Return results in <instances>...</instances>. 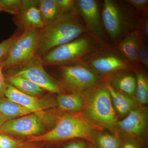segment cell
<instances>
[{"label": "cell", "instance_id": "2", "mask_svg": "<svg viewBox=\"0 0 148 148\" xmlns=\"http://www.w3.org/2000/svg\"><path fill=\"white\" fill-rule=\"evenodd\" d=\"M88 32L84 21L75 9L60 14L52 23L40 29L36 55L42 57L54 48Z\"/></svg>", "mask_w": 148, "mask_h": 148}, {"label": "cell", "instance_id": "35", "mask_svg": "<svg viewBox=\"0 0 148 148\" xmlns=\"http://www.w3.org/2000/svg\"><path fill=\"white\" fill-rule=\"evenodd\" d=\"M6 121H7V120L5 119V118L0 113V125L2 124L4 122Z\"/></svg>", "mask_w": 148, "mask_h": 148}, {"label": "cell", "instance_id": "19", "mask_svg": "<svg viewBox=\"0 0 148 148\" xmlns=\"http://www.w3.org/2000/svg\"><path fill=\"white\" fill-rule=\"evenodd\" d=\"M4 75L7 82L11 84L17 90L24 94L34 97H39L46 91L29 80L4 74Z\"/></svg>", "mask_w": 148, "mask_h": 148}, {"label": "cell", "instance_id": "17", "mask_svg": "<svg viewBox=\"0 0 148 148\" xmlns=\"http://www.w3.org/2000/svg\"><path fill=\"white\" fill-rule=\"evenodd\" d=\"M57 103L61 110L73 114L83 110L85 102L81 92H74L70 94H58Z\"/></svg>", "mask_w": 148, "mask_h": 148}, {"label": "cell", "instance_id": "14", "mask_svg": "<svg viewBox=\"0 0 148 148\" xmlns=\"http://www.w3.org/2000/svg\"><path fill=\"white\" fill-rule=\"evenodd\" d=\"M148 119L147 109L144 107H135L123 119L117 122L116 130L126 134L127 137L136 138L145 131Z\"/></svg>", "mask_w": 148, "mask_h": 148}, {"label": "cell", "instance_id": "26", "mask_svg": "<svg viewBox=\"0 0 148 148\" xmlns=\"http://www.w3.org/2000/svg\"><path fill=\"white\" fill-rule=\"evenodd\" d=\"M22 0H1L4 12L16 15L20 9Z\"/></svg>", "mask_w": 148, "mask_h": 148}, {"label": "cell", "instance_id": "16", "mask_svg": "<svg viewBox=\"0 0 148 148\" xmlns=\"http://www.w3.org/2000/svg\"><path fill=\"white\" fill-rule=\"evenodd\" d=\"M132 70L121 71L109 76V84L114 89L128 96L135 95L136 87L135 75Z\"/></svg>", "mask_w": 148, "mask_h": 148}, {"label": "cell", "instance_id": "15", "mask_svg": "<svg viewBox=\"0 0 148 148\" xmlns=\"http://www.w3.org/2000/svg\"><path fill=\"white\" fill-rule=\"evenodd\" d=\"M141 39L137 32L134 31L114 45L123 56L136 68L141 66L139 60Z\"/></svg>", "mask_w": 148, "mask_h": 148}, {"label": "cell", "instance_id": "28", "mask_svg": "<svg viewBox=\"0 0 148 148\" xmlns=\"http://www.w3.org/2000/svg\"><path fill=\"white\" fill-rule=\"evenodd\" d=\"M20 33L18 31H16L8 39L0 43V62L5 59L11 46Z\"/></svg>", "mask_w": 148, "mask_h": 148}, {"label": "cell", "instance_id": "3", "mask_svg": "<svg viewBox=\"0 0 148 148\" xmlns=\"http://www.w3.org/2000/svg\"><path fill=\"white\" fill-rule=\"evenodd\" d=\"M101 5L103 27L112 45L135 31L138 14L132 6L118 0H104Z\"/></svg>", "mask_w": 148, "mask_h": 148}, {"label": "cell", "instance_id": "33", "mask_svg": "<svg viewBox=\"0 0 148 148\" xmlns=\"http://www.w3.org/2000/svg\"><path fill=\"white\" fill-rule=\"evenodd\" d=\"M63 148H87V147L84 141L77 140L67 143Z\"/></svg>", "mask_w": 148, "mask_h": 148}, {"label": "cell", "instance_id": "12", "mask_svg": "<svg viewBox=\"0 0 148 148\" xmlns=\"http://www.w3.org/2000/svg\"><path fill=\"white\" fill-rule=\"evenodd\" d=\"M75 9L82 17L88 32L103 42L110 44L103 27L101 5L98 1L75 0Z\"/></svg>", "mask_w": 148, "mask_h": 148}, {"label": "cell", "instance_id": "22", "mask_svg": "<svg viewBox=\"0 0 148 148\" xmlns=\"http://www.w3.org/2000/svg\"><path fill=\"white\" fill-rule=\"evenodd\" d=\"M38 8L45 27L52 23L60 15L54 0H39Z\"/></svg>", "mask_w": 148, "mask_h": 148}, {"label": "cell", "instance_id": "4", "mask_svg": "<svg viewBox=\"0 0 148 148\" xmlns=\"http://www.w3.org/2000/svg\"><path fill=\"white\" fill-rule=\"evenodd\" d=\"M81 93L85 102L83 110L85 119L115 132L116 114L110 92L105 85L90 88Z\"/></svg>", "mask_w": 148, "mask_h": 148}, {"label": "cell", "instance_id": "7", "mask_svg": "<svg viewBox=\"0 0 148 148\" xmlns=\"http://www.w3.org/2000/svg\"><path fill=\"white\" fill-rule=\"evenodd\" d=\"M40 29H32L19 34L3 61V71L24 64L36 54Z\"/></svg>", "mask_w": 148, "mask_h": 148}, {"label": "cell", "instance_id": "6", "mask_svg": "<svg viewBox=\"0 0 148 148\" xmlns=\"http://www.w3.org/2000/svg\"><path fill=\"white\" fill-rule=\"evenodd\" d=\"M4 75L29 80L45 91L61 94L62 86L47 73L44 69L41 56L36 54L23 64L3 71Z\"/></svg>", "mask_w": 148, "mask_h": 148}, {"label": "cell", "instance_id": "36", "mask_svg": "<svg viewBox=\"0 0 148 148\" xmlns=\"http://www.w3.org/2000/svg\"><path fill=\"white\" fill-rule=\"evenodd\" d=\"M39 143H38L37 145H36L33 148H43V145L40 144H38Z\"/></svg>", "mask_w": 148, "mask_h": 148}, {"label": "cell", "instance_id": "30", "mask_svg": "<svg viewBox=\"0 0 148 148\" xmlns=\"http://www.w3.org/2000/svg\"><path fill=\"white\" fill-rule=\"evenodd\" d=\"M60 14L69 12L75 9V0H54Z\"/></svg>", "mask_w": 148, "mask_h": 148}, {"label": "cell", "instance_id": "10", "mask_svg": "<svg viewBox=\"0 0 148 148\" xmlns=\"http://www.w3.org/2000/svg\"><path fill=\"white\" fill-rule=\"evenodd\" d=\"M46 124L38 115L33 113L7 120L0 125V133L27 138L46 132Z\"/></svg>", "mask_w": 148, "mask_h": 148}, {"label": "cell", "instance_id": "20", "mask_svg": "<svg viewBox=\"0 0 148 148\" xmlns=\"http://www.w3.org/2000/svg\"><path fill=\"white\" fill-rule=\"evenodd\" d=\"M0 113L7 120H9L33 113L18 103L3 97H0Z\"/></svg>", "mask_w": 148, "mask_h": 148}, {"label": "cell", "instance_id": "34", "mask_svg": "<svg viewBox=\"0 0 148 148\" xmlns=\"http://www.w3.org/2000/svg\"><path fill=\"white\" fill-rule=\"evenodd\" d=\"M38 143H28L22 148H33Z\"/></svg>", "mask_w": 148, "mask_h": 148}, {"label": "cell", "instance_id": "29", "mask_svg": "<svg viewBox=\"0 0 148 148\" xmlns=\"http://www.w3.org/2000/svg\"><path fill=\"white\" fill-rule=\"evenodd\" d=\"M139 60L140 65L148 68V47L147 42L142 39L140 40L139 50Z\"/></svg>", "mask_w": 148, "mask_h": 148}, {"label": "cell", "instance_id": "37", "mask_svg": "<svg viewBox=\"0 0 148 148\" xmlns=\"http://www.w3.org/2000/svg\"><path fill=\"white\" fill-rule=\"evenodd\" d=\"M3 12V10L2 5L0 0V12Z\"/></svg>", "mask_w": 148, "mask_h": 148}, {"label": "cell", "instance_id": "31", "mask_svg": "<svg viewBox=\"0 0 148 148\" xmlns=\"http://www.w3.org/2000/svg\"><path fill=\"white\" fill-rule=\"evenodd\" d=\"M120 148H144L143 144L137 138L127 137L122 140Z\"/></svg>", "mask_w": 148, "mask_h": 148}, {"label": "cell", "instance_id": "11", "mask_svg": "<svg viewBox=\"0 0 148 148\" xmlns=\"http://www.w3.org/2000/svg\"><path fill=\"white\" fill-rule=\"evenodd\" d=\"M7 84L5 97L38 115L46 124L52 120L56 121L58 117L49 115L45 110L56 106L57 102L52 101L53 100L50 98H40L27 95L17 90L11 84L8 82Z\"/></svg>", "mask_w": 148, "mask_h": 148}, {"label": "cell", "instance_id": "18", "mask_svg": "<svg viewBox=\"0 0 148 148\" xmlns=\"http://www.w3.org/2000/svg\"><path fill=\"white\" fill-rule=\"evenodd\" d=\"M105 85L110 92L114 108L120 115L125 116L135 108L134 101L129 96L116 90L108 83Z\"/></svg>", "mask_w": 148, "mask_h": 148}, {"label": "cell", "instance_id": "27", "mask_svg": "<svg viewBox=\"0 0 148 148\" xmlns=\"http://www.w3.org/2000/svg\"><path fill=\"white\" fill-rule=\"evenodd\" d=\"M125 1L135 9L138 15L148 16V0H125Z\"/></svg>", "mask_w": 148, "mask_h": 148}, {"label": "cell", "instance_id": "1", "mask_svg": "<svg viewBox=\"0 0 148 148\" xmlns=\"http://www.w3.org/2000/svg\"><path fill=\"white\" fill-rule=\"evenodd\" d=\"M88 32L70 42L49 51L42 57L44 66L81 64L110 45Z\"/></svg>", "mask_w": 148, "mask_h": 148}, {"label": "cell", "instance_id": "8", "mask_svg": "<svg viewBox=\"0 0 148 148\" xmlns=\"http://www.w3.org/2000/svg\"><path fill=\"white\" fill-rule=\"evenodd\" d=\"M83 64L102 77L125 70H134L136 67L125 59L116 47L110 45L95 53Z\"/></svg>", "mask_w": 148, "mask_h": 148}, {"label": "cell", "instance_id": "38", "mask_svg": "<svg viewBox=\"0 0 148 148\" xmlns=\"http://www.w3.org/2000/svg\"><path fill=\"white\" fill-rule=\"evenodd\" d=\"M88 148H97L95 147V145L94 144H91L90 146L88 147Z\"/></svg>", "mask_w": 148, "mask_h": 148}, {"label": "cell", "instance_id": "32", "mask_svg": "<svg viewBox=\"0 0 148 148\" xmlns=\"http://www.w3.org/2000/svg\"><path fill=\"white\" fill-rule=\"evenodd\" d=\"M3 61L0 62V97H5L8 85L3 74Z\"/></svg>", "mask_w": 148, "mask_h": 148}, {"label": "cell", "instance_id": "21", "mask_svg": "<svg viewBox=\"0 0 148 148\" xmlns=\"http://www.w3.org/2000/svg\"><path fill=\"white\" fill-rule=\"evenodd\" d=\"M141 67V65L133 70L136 78L135 96L139 104L146 105L148 102V79Z\"/></svg>", "mask_w": 148, "mask_h": 148}, {"label": "cell", "instance_id": "9", "mask_svg": "<svg viewBox=\"0 0 148 148\" xmlns=\"http://www.w3.org/2000/svg\"><path fill=\"white\" fill-rule=\"evenodd\" d=\"M57 67L61 74L62 84L73 92H82L90 88L101 85L103 77L84 64Z\"/></svg>", "mask_w": 148, "mask_h": 148}, {"label": "cell", "instance_id": "24", "mask_svg": "<svg viewBox=\"0 0 148 148\" xmlns=\"http://www.w3.org/2000/svg\"><path fill=\"white\" fill-rule=\"evenodd\" d=\"M27 142H22L12 136L0 133V148H22Z\"/></svg>", "mask_w": 148, "mask_h": 148}, {"label": "cell", "instance_id": "5", "mask_svg": "<svg viewBox=\"0 0 148 148\" xmlns=\"http://www.w3.org/2000/svg\"><path fill=\"white\" fill-rule=\"evenodd\" d=\"M94 130L85 119L71 113L58 117L49 131L38 136L27 138L28 143L55 142L82 138L93 142Z\"/></svg>", "mask_w": 148, "mask_h": 148}, {"label": "cell", "instance_id": "13", "mask_svg": "<svg viewBox=\"0 0 148 148\" xmlns=\"http://www.w3.org/2000/svg\"><path fill=\"white\" fill-rule=\"evenodd\" d=\"M38 5L39 0H22L18 13L12 18L18 32L22 33L32 29H42L45 27Z\"/></svg>", "mask_w": 148, "mask_h": 148}, {"label": "cell", "instance_id": "25", "mask_svg": "<svg viewBox=\"0 0 148 148\" xmlns=\"http://www.w3.org/2000/svg\"><path fill=\"white\" fill-rule=\"evenodd\" d=\"M135 31L144 41L148 42V16H137V25Z\"/></svg>", "mask_w": 148, "mask_h": 148}, {"label": "cell", "instance_id": "23", "mask_svg": "<svg viewBox=\"0 0 148 148\" xmlns=\"http://www.w3.org/2000/svg\"><path fill=\"white\" fill-rule=\"evenodd\" d=\"M121 142L116 135L104 132L95 135L93 144L97 148H120Z\"/></svg>", "mask_w": 148, "mask_h": 148}]
</instances>
